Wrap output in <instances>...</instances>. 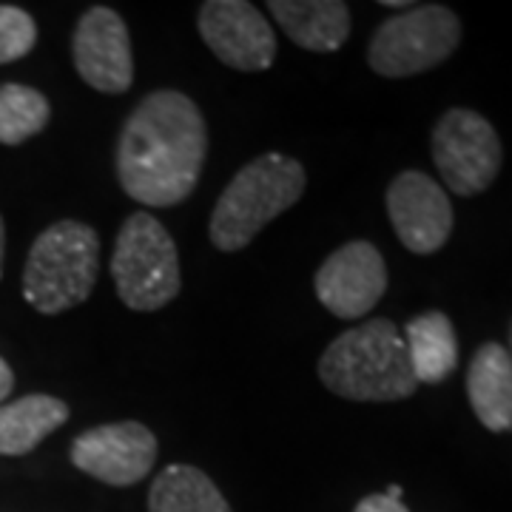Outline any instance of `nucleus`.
Masks as SVG:
<instances>
[{"instance_id":"obj_10","label":"nucleus","mask_w":512,"mask_h":512,"mask_svg":"<svg viewBox=\"0 0 512 512\" xmlns=\"http://www.w3.org/2000/svg\"><path fill=\"white\" fill-rule=\"evenodd\" d=\"M313 291L336 319H362L379 305L387 291L384 256L367 239L345 242L319 265L313 276Z\"/></svg>"},{"instance_id":"obj_4","label":"nucleus","mask_w":512,"mask_h":512,"mask_svg":"<svg viewBox=\"0 0 512 512\" xmlns=\"http://www.w3.org/2000/svg\"><path fill=\"white\" fill-rule=\"evenodd\" d=\"M100 274V237L89 222L60 220L32 242L23 268V299L43 316L83 305Z\"/></svg>"},{"instance_id":"obj_5","label":"nucleus","mask_w":512,"mask_h":512,"mask_svg":"<svg viewBox=\"0 0 512 512\" xmlns=\"http://www.w3.org/2000/svg\"><path fill=\"white\" fill-rule=\"evenodd\" d=\"M111 279L120 302L137 313H154L183 288L180 251L165 225L151 214H131L117 231Z\"/></svg>"},{"instance_id":"obj_1","label":"nucleus","mask_w":512,"mask_h":512,"mask_svg":"<svg viewBox=\"0 0 512 512\" xmlns=\"http://www.w3.org/2000/svg\"><path fill=\"white\" fill-rule=\"evenodd\" d=\"M208 157V126L200 106L183 92L146 94L120 128L117 180L128 197L148 208H174L200 183Z\"/></svg>"},{"instance_id":"obj_13","label":"nucleus","mask_w":512,"mask_h":512,"mask_svg":"<svg viewBox=\"0 0 512 512\" xmlns=\"http://www.w3.org/2000/svg\"><path fill=\"white\" fill-rule=\"evenodd\" d=\"M268 12H274L282 32L308 52L328 55L342 49L350 37V6L342 0H271Z\"/></svg>"},{"instance_id":"obj_21","label":"nucleus","mask_w":512,"mask_h":512,"mask_svg":"<svg viewBox=\"0 0 512 512\" xmlns=\"http://www.w3.org/2000/svg\"><path fill=\"white\" fill-rule=\"evenodd\" d=\"M15 390V373L6 365V359H0V399H6Z\"/></svg>"},{"instance_id":"obj_17","label":"nucleus","mask_w":512,"mask_h":512,"mask_svg":"<svg viewBox=\"0 0 512 512\" xmlns=\"http://www.w3.org/2000/svg\"><path fill=\"white\" fill-rule=\"evenodd\" d=\"M148 512H234L220 487L191 464H168L154 478Z\"/></svg>"},{"instance_id":"obj_24","label":"nucleus","mask_w":512,"mask_h":512,"mask_svg":"<svg viewBox=\"0 0 512 512\" xmlns=\"http://www.w3.org/2000/svg\"><path fill=\"white\" fill-rule=\"evenodd\" d=\"M384 495H390V498L402 501V487H396V484H393V487H387V493H384Z\"/></svg>"},{"instance_id":"obj_20","label":"nucleus","mask_w":512,"mask_h":512,"mask_svg":"<svg viewBox=\"0 0 512 512\" xmlns=\"http://www.w3.org/2000/svg\"><path fill=\"white\" fill-rule=\"evenodd\" d=\"M353 512H410V510L404 507L402 501H396V498H390V495L373 493V495H365V498L356 504V510Z\"/></svg>"},{"instance_id":"obj_2","label":"nucleus","mask_w":512,"mask_h":512,"mask_svg":"<svg viewBox=\"0 0 512 512\" xmlns=\"http://www.w3.org/2000/svg\"><path fill=\"white\" fill-rule=\"evenodd\" d=\"M319 379L350 402H402L419 387L402 330L390 319H367L336 336L319 359Z\"/></svg>"},{"instance_id":"obj_9","label":"nucleus","mask_w":512,"mask_h":512,"mask_svg":"<svg viewBox=\"0 0 512 512\" xmlns=\"http://www.w3.org/2000/svg\"><path fill=\"white\" fill-rule=\"evenodd\" d=\"M202 43L237 72H265L276 60V35L268 18L245 0H208L197 15Z\"/></svg>"},{"instance_id":"obj_12","label":"nucleus","mask_w":512,"mask_h":512,"mask_svg":"<svg viewBox=\"0 0 512 512\" xmlns=\"http://www.w3.org/2000/svg\"><path fill=\"white\" fill-rule=\"evenodd\" d=\"M74 69L100 94H126L134 83L131 35L120 12L92 6L77 20L72 37Z\"/></svg>"},{"instance_id":"obj_23","label":"nucleus","mask_w":512,"mask_h":512,"mask_svg":"<svg viewBox=\"0 0 512 512\" xmlns=\"http://www.w3.org/2000/svg\"><path fill=\"white\" fill-rule=\"evenodd\" d=\"M382 6H387V9H410V6H416V3H404V0H382Z\"/></svg>"},{"instance_id":"obj_11","label":"nucleus","mask_w":512,"mask_h":512,"mask_svg":"<svg viewBox=\"0 0 512 512\" xmlns=\"http://www.w3.org/2000/svg\"><path fill=\"white\" fill-rule=\"evenodd\" d=\"M387 217L410 254H436L453 234V202L430 174L402 171L384 194Z\"/></svg>"},{"instance_id":"obj_8","label":"nucleus","mask_w":512,"mask_h":512,"mask_svg":"<svg viewBox=\"0 0 512 512\" xmlns=\"http://www.w3.org/2000/svg\"><path fill=\"white\" fill-rule=\"evenodd\" d=\"M160 453L157 436L143 421H114L83 430L72 441V464L109 487L140 484L151 473Z\"/></svg>"},{"instance_id":"obj_7","label":"nucleus","mask_w":512,"mask_h":512,"mask_svg":"<svg viewBox=\"0 0 512 512\" xmlns=\"http://www.w3.org/2000/svg\"><path fill=\"white\" fill-rule=\"evenodd\" d=\"M430 148L441 180L458 197H476L487 191L504 163L498 131L473 109L447 111L433 128Z\"/></svg>"},{"instance_id":"obj_3","label":"nucleus","mask_w":512,"mask_h":512,"mask_svg":"<svg viewBox=\"0 0 512 512\" xmlns=\"http://www.w3.org/2000/svg\"><path fill=\"white\" fill-rule=\"evenodd\" d=\"M305 185L308 174L302 163L279 151L242 165L211 211L208 237L214 248L225 254L248 248L265 225L302 200Z\"/></svg>"},{"instance_id":"obj_6","label":"nucleus","mask_w":512,"mask_h":512,"mask_svg":"<svg viewBox=\"0 0 512 512\" xmlns=\"http://www.w3.org/2000/svg\"><path fill=\"white\" fill-rule=\"evenodd\" d=\"M461 43V20L439 3L410 6L387 18L367 46V66L399 80L441 66Z\"/></svg>"},{"instance_id":"obj_19","label":"nucleus","mask_w":512,"mask_h":512,"mask_svg":"<svg viewBox=\"0 0 512 512\" xmlns=\"http://www.w3.org/2000/svg\"><path fill=\"white\" fill-rule=\"evenodd\" d=\"M37 43V23L35 18L20 9L0 3V66L3 63H15L20 57H26Z\"/></svg>"},{"instance_id":"obj_15","label":"nucleus","mask_w":512,"mask_h":512,"mask_svg":"<svg viewBox=\"0 0 512 512\" xmlns=\"http://www.w3.org/2000/svg\"><path fill=\"white\" fill-rule=\"evenodd\" d=\"M69 416V404L46 393H29L18 402L0 404V456H29Z\"/></svg>"},{"instance_id":"obj_16","label":"nucleus","mask_w":512,"mask_h":512,"mask_svg":"<svg viewBox=\"0 0 512 512\" xmlns=\"http://www.w3.org/2000/svg\"><path fill=\"white\" fill-rule=\"evenodd\" d=\"M402 336L416 382L441 384L453 376L458 367V336L447 313H421L407 322Z\"/></svg>"},{"instance_id":"obj_25","label":"nucleus","mask_w":512,"mask_h":512,"mask_svg":"<svg viewBox=\"0 0 512 512\" xmlns=\"http://www.w3.org/2000/svg\"><path fill=\"white\" fill-rule=\"evenodd\" d=\"M507 353H510V362H512V325H510V350H507Z\"/></svg>"},{"instance_id":"obj_14","label":"nucleus","mask_w":512,"mask_h":512,"mask_svg":"<svg viewBox=\"0 0 512 512\" xmlns=\"http://www.w3.org/2000/svg\"><path fill=\"white\" fill-rule=\"evenodd\" d=\"M467 399L490 433L512 430V362L498 342H484L467 367Z\"/></svg>"},{"instance_id":"obj_18","label":"nucleus","mask_w":512,"mask_h":512,"mask_svg":"<svg viewBox=\"0 0 512 512\" xmlns=\"http://www.w3.org/2000/svg\"><path fill=\"white\" fill-rule=\"evenodd\" d=\"M52 106L46 94L23 83L0 86V146H20L49 126Z\"/></svg>"},{"instance_id":"obj_22","label":"nucleus","mask_w":512,"mask_h":512,"mask_svg":"<svg viewBox=\"0 0 512 512\" xmlns=\"http://www.w3.org/2000/svg\"><path fill=\"white\" fill-rule=\"evenodd\" d=\"M3 251H6V228H3V217H0V274H3Z\"/></svg>"}]
</instances>
